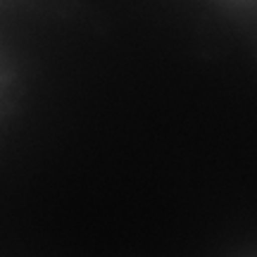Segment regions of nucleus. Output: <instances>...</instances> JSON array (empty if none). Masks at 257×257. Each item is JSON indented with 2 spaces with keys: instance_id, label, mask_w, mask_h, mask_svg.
Returning <instances> with one entry per match:
<instances>
[]
</instances>
